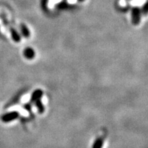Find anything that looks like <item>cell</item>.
<instances>
[{
  "instance_id": "1",
  "label": "cell",
  "mask_w": 148,
  "mask_h": 148,
  "mask_svg": "<svg viewBox=\"0 0 148 148\" xmlns=\"http://www.w3.org/2000/svg\"><path fill=\"white\" fill-rule=\"evenodd\" d=\"M141 10L138 7H134L131 11V20L134 25H138L141 19Z\"/></svg>"
},
{
  "instance_id": "2",
  "label": "cell",
  "mask_w": 148,
  "mask_h": 148,
  "mask_svg": "<svg viewBox=\"0 0 148 148\" xmlns=\"http://www.w3.org/2000/svg\"><path fill=\"white\" fill-rule=\"evenodd\" d=\"M18 116H19V112L17 111H11V112L3 114L1 116V119L3 123H9V122L18 119Z\"/></svg>"
},
{
  "instance_id": "3",
  "label": "cell",
  "mask_w": 148,
  "mask_h": 148,
  "mask_svg": "<svg viewBox=\"0 0 148 148\" xmlns=\"http://www.w3.org/2000/svg\"><path fill=\"white\" fill-rule=\"evenodd\" d=\"M8 29L10 32V35H11V37H12V39L14 42H19L20 41H21V35L19 34V33H18L17 31H16V29L14 28V27L9 26Z\"/></svg>"
},
{
  "instance_id": "4",
  "label": "cell",
  "mask_w": 148,
  "mask_h": 148,
  "mask_svg": "<svg viewBox=\"0 0 148 148\" xmlns=\"http://www.w3.org/2000/svg\"><path fill=\"white\" fill-rule=\"evenodd\" d=\"M35 55V51L31 47H26L23 51V56L26 59L28 60H32L34 58Z\"/></svg>"
},
{
  "instance_id": "5",
  "label": "cell",
  "mask_w": 148,
  "mask_h": 148,
  "mask_svg": "<svg viewBox=\"0 0 148 148\" xmlns=\"http://www.w3.org/2000/svg\"><path fill=\"white\" fill-rule=\"evenodd\" d=\"M42 95H43V91L41 89H39V88L36 89L31 95L30 101L31 102H34L37 99H41Z\"/></svg>"
},
{
  "instance_id": "6",
  "label": "cell",
  "mask_w": 148,
  "mask_h": 148,
  "mask_svg": "<svg viewBox=\"0 0 148 148\" xmlns=\"http://www.w3.org/2000/svg\"><path fill=\"white\" fill-rule=\"evenodd\" d=\"M20 29H21V34L25 37V38H29L30 36V31L25 23H21L20 25Z\"/></svg>"
},
{
  "instance_id": "7",
  "label": "cell",
  "mask_w": 148,
  "mask_h": 148,
  "mask_svg": "<svg viewBox=\"0 0 148 148\" xmlns=\"http://www.w3.org/2000/svg\"><path fill=\"white\" fill-rule=\"evenodd\" d=\"M34 103H35V106H36V107L38 112H39L40 114L44 113V112H45V106H44L43 103H42V102L41 99H37V100L34 101Z\"/></svg>"
},
{
  "instance_id": "8",
  "label": "cell",
  "mask_w": 148,
  "mask_h": 148,
  "mask_svg": "<svg viewBox=\"0 0 148 148\" xmlns=\"http://www.w3.org/2000/svg\"><path fill=\"white\" fill-rule=\"evenodd\" d=\"M103 145V138L98 137L92 143V148H102Z\"/></svg>"
},
{
  "instance_id": "9",
  "label": "cell",
  "mask_w": 148,
  "mask_h": 148,
  "mask_svg": "<svg viewBox=\"0 0 148 148\" xmlns=\"http://www.w3.org/2000/svg\"><path fill=\"white\" fill-rule=\"evenodd\" d=\"M140 10H141V13H143V14H147V11H148V9H147V3L145 2L144 3V5H143V7H142V9H140Z\"/></svg>"
},
{
  "instance_id": "10",
  "label": "cell",
  "mask_w": 148,
  "mask_h": 148,
  "mask_svg": "<svg viewBox=\"0 0 148 148\" xmlns=\"http://www.w3.org/2000/svg\"><path fill=\"white\" fill-rule=\"evenodd\" d=\"M49 0H41V5H42V8L43 9L47 8V3Z\"/></svg>"
},
{
  "instance_id": "11",
  "label": "cell",
  "mask_w": 148,
  "mask_h": 148,
  "mask_svg": "<svg viewBox=\"0 0 148 148\" xmlns=\"http://www.w3.org/2000/svg\"><path fill=\"white\" fill-rule=\"evenodd\" d=\"M25 108L27 110H31V106L29 103H25Z\"/></svg>"
},
{
  "instance_id": "12",
  "label": "cell",
  "mask_w": 148,
  "mask_h": 148,
  "mask_svg": "<svg viewBox=\"0 0 148 148\" xmlns=\"http://www.w3.org/2000/svg\"><path fill=\"white\" fill-rule=\"evenodd\" d=\"M78 1H84V0H78Z\"/></svg>"
}]
</instances>
